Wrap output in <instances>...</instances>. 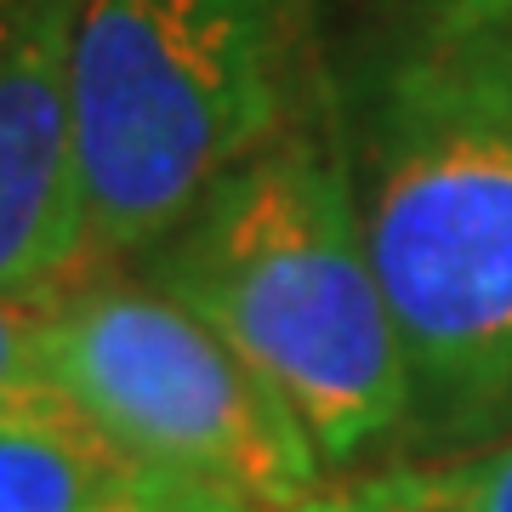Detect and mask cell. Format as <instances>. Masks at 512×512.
I'll use <instances>...</instances> for the list:
<instances>
[{
    "mask_svg": "<svg viewBox=\"0 0 512 512\" xmlns=\"http://www.w3.org/2000/svg\"><path fill=\"white\" fill-rule=\"evenodd\" d=\"M171 512H251V507L234 501V495H222V490H200V495H188L183 507H171Z\"/></svg>",
    "mask_w": 512,
    "mask_h": 512,
    "instance_id": "obj_10",
    "label": "cell"
},
{
    "mask_svg": "<svg viewBox=\"0 0 512 512\" xmlns=\"http://www.w3.org/2000/svg\"><path fill=\"white\" fill-rule=\"evenodd\" d=\"M57 399L165 473L279 512L319 495L325 461L296 410L183 302L143 274H80L46 291Z\"/></svg>",
    "mask_w": 512,
    "mask_h": 512,
    "instance_id": "obj_4",
    "label": "cell"
},
{
    "mask_svg": "<svg viewBox=\"0 0 512 512\" xmlns=\"http://www.w3.org/2000/svg\"><path fill=\"white\" fill-rule=\"evenodd\" d=\"M137 274L205 319L291 404L325 467L404 433L399 330L359 234L325 80L137 256Z\"/></svg>",
    "mask_w": 512,
    "mask_h": 512,
    "instance_id": "obj_2",
    "label": "cell"
},
{
    "mask_svg": "<svg viewBox=\"0 0 512 512\" xmlns=\"http://www.w3.org/2000/svg\"><path fill=\"white\" fill-rule=\"evenodd\" d=\"M342 154L399 330L404 439L427 456L512 439V0H450L387 46Z\"/></svg>",
    "mask_w": 512,
    "mask_h": 512,
    "instance_id": "obj_1",
    "label": "cell"
},
{
    "mask_svg": "<svg viewBox=\"0 0 512 512\" xmlns=\"http://www.w3.org/2000/svg\"><path fill=\"white\" fill-rule=\"evenodd\" d=\"M211 490L137 461L74 410L0 421V512H171Z\"/></svg>",
    "mask_w": 512,
    "mask_h": 512,
    "instance_id": "obj_6",
    "label": "cell"
},
{
    "mask_svg": "<svg viewBox=\"0 0 512 512\" xmlns=\"http://www.w3.org/2000/svg\"><path fill=\"white\" fill-rule=\"evenodd\" d=\"M74 12L80 0H0V296H46L92 262Z\"/></svg>",
    "mask_w": 512,
    "mask_h": 512,
    "instance_id": "obj_5",
    "label": "cell"
},
{
    "mask_svg": "<svg viewBox=\"0 0 512 512\" xmlns=\"http://www.w3.org/2000/svg\"><path fill=\"white\" fill-rule=\"evenodd\" d=\"M69 410L46 353V296H0V421Z\"/></svg>",
    "mask_w": 512,
    "mask_h": 512,
    "instance_id": "obj_8",
    "label": "cell"
},
{
    "mask_svg": "<svg viewBox=\"0 0 512 512\" xmlns=\"http://www.w3.org/2000/svg\"><path fill=\"white\" fill-rule=\"evenodd\" d=\"M325 0H80L74 148L92 256H143L313 86Z\"/></svg>",
    "mask_w": 512,
    "mask_h": 512,
    "instance_id": "obj_3",
    "label": "cell"
},
{
    "mask_svg": "<svg viewBox=\"0 0 512 512\" xmlns=\"http://www.w3.org/2000/svg\"><path fill=\"white\" fill-rule=\"evenodd\" d=\"M279 512H387L365 495H308V501H296V507H279Z\"/></svg>",
    "mask_w": 512,
    "mask_h": 512,
    "instance_id": "obj_9",
    "label": "cell"
},
{
    "mask_svg": "<svg viewBox=\"0 0 512 512\" xmlns=\"http://www.w3.org/2000/svg\"><path fill=\"white\" fill-rule=\"evenodd\" d=\"M353 495L387 512H512V439L461 456L399 461L370 473Z\"/></svg>",
    "mask_w": 512,
    "mask_h": 512,
    "instance_id": "obj_7",
    "label": "cell"
}]
</instances>
